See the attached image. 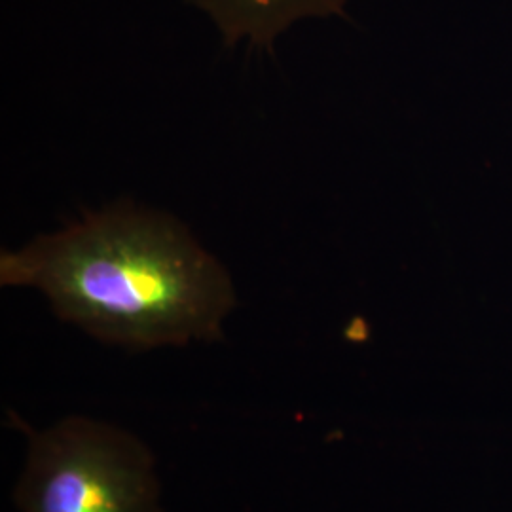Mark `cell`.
<instances>
[{"label": "cell", "instance_id": "6da1fadb", "mask_svg": "<svg viewBox=\"0 0 512 512\" xmlns=\"http://www.w3.org/2000/svg\"><path fill=\"white\" fill-rule=\"evenodd\" d=\"M0 285L35 289L55 317L128 351L219 342L238 306L232 275L186 224L133 202L2 251Z\"/></svg>", "mask_w": 512, "mask_h": 512}, {"label": "cell", "instance_id": "7a4b0ae2", "mask_svg": "<svg viewBox=\"0 0 512 512\" xmlns=\"http://www.w3.org/2000/svg\"><path fill=\"white\" fill-rule=\"evenodd\" d=\"M14 503L21 512H165L152 450L86 416L29 431Z\"/></svg>", "mask_w": 512, "mask_h": 512}, {"label": "cell", "instance_id": "3957f363", "mask_svg": "<svg viewBox=\"0 0 512 512\" xmlns=\"http://www.w3.org/2000/svg\"><path fill=\"white\" fill-rule=\"evenodd\" d=\"M215 25L228 44L268 48L306 19L342 14L349 0H186Z\"/></svg>", "mask_w": 512, "mask_h": 512}]
</instances>
